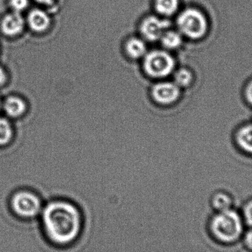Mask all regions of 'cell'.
Here are the masks:
<instances>
[{
  "mask_svg": "<svg viewBox=\"0 0 252 252\" xmlns=\"http://www.w3.org/2000/svg\"><path fill=\"white\" fill-rule=\"evenodd\" d=\"M244 217L247 223L250 226H252V201H250L246 206L244 209Z\"/></svg>",
  "mask_w": 252,
  "mask_h": 252,
  "instance_id": "19",
  "label": "cell"
},
{
  "mask_svg": "<svg viewBox=\"0 0 252 252\" xmlns=\"http://www.w3.org/2000/svg\"><path fill=\"white\" fill-rule=\"evenodd\" d=\"M41 227L47 242L59 250H68L81 239L84 216L81 207L70 198H55L43 207Z\"/></svg>",
  "mask_w": 252,
  "mask_h": 252,
  "instance_id": "1",
  "label": "cell"
},
{
  "mask_svg": "<svg viewBox=\"0 0 252 252\" xmlns=\"http://www.w3.org/2000/svg\"><path fill=\"white\" fill-rule=\"evenodd\" d=\"M142 67L149 78L163 79L169 76L176 67L174 58L164 50H155L146 53Z\"/></svg>",
  "mask_w": 252,
  "mask_h": 252,
  "instance_id": "3",
  "label": "cell"
},
{
  "mask_svg": "<svg viewBox=\"0 0 252 252\" xmlns=\"http://www.w3.org/2000/svg\"><path fill=\"white\" fill-rule=\"evenodd\" d=\"M4 110L9 116H20L25 111V103L18 97H9L4 103Z\"/></svg>",
  "mask_w": 252,
  "mask_h": 252,
  "instance_id": "12",
  "label": "cell"
},
{
  "mask_svg": "<svg viewBox=\"0 0 252 252\" xmlns=\"http://www.w3.org/2000/svg\"><path fill=\"white\" fill-rule=\"evenodd\" d=\"M25 21L21 13L12 11L7 13L1 19V31L7 36H15L23 31Z\"/></svg>",
  "mask_w": 252,
  "mask_h": 252,
  "instance_id": "8",
  "label": "cell"
},
{
  "mask_svg": "<svg viewBox=\"0 0 252 252\" xmlns=\"http://www.w3.org/2000/svg\"><path fill=\"white\" fill-rule=\"evenodd\" d=\"M178 25L185 35L192 39L204 36L207 30L205 17L195 9L185 10L178 19Z\"/></svg>",
  "mask_w": 252,
  "mask_h": 252,
  "instance_id": "4",
  "label": "cell"
},
{
  "mask_svg": "<svg viewBox=\"0 0 252 252\" xmlns=\"http://www.w3.org/2000/svg\"><path fill=\"white\" fill-rule=\"evenodd\" d=\"M178 5V0H156V8L164 16L173 14L177 10Z\"/></svg>",
  "mask_w": 252,
  "mask_h": 252,
  "instance_id": "15",
  "label": "cell"
},
{
  "mask_svg": "<svg viewBox=\"0 0 252 252\" xmlns=\"http://www.w3.org/2000/svg\"><path fill=\"white\" fill-rule=\"evenodd\" d=\"M29 0H10V6L12 11L22 13L28 8Z\"/></svg>",
  "mask_w": 252,
  "mask_h": 252,
  "instance_id": "18",
  "label": "cell"
},
{
  "mask_svg": "<svg viewBox=\"0 0 252 252\" xmlns=\"http://www.w3.org/2000/svg\"><path fill=\"white\" fill-rule=\"evenodd\" d=\"M193 80V75L189 69L185 67H181L174 72L173 82L179 88H186L189 87Z\"/></svg>",
  "mask_w": 252,
  "mask_h": 252,
  "instance_id": "13",
  "label": "cell"
},
{
  "mask_svg": "<svg viewBox=\"0 0 252 252\" xmlns=\"http://www.w3.org/2000/svg\"><path fill=\"white\" fill-rule=\"evenodd\" d=\"M246 97L249 103L252 105V81L247 86V90H246Z\"/></svg>",
  "mask_w": 252,
  "mask_h": 252,
  "instance_id": "20",
  "label": "cell"
},
{
  "mask_svg": "<svg viewBox=\"0 0 252 252\" xmlns=\"http://www.w3.org/2000/svg\"><path fill=\"white\" fill-rule=\"evenodd\" d=\"M35 1H38L40 4H50L53 2V0H35Z\"/></svg>",
  "mask_w": 252,
  "mask_h": 252,
  "instance_id": "23",
  "label": "cell"
},
{
  "mask_svg": "<svg viewBox=\"0 0 252 252\" xmlns=\"http://www.w3.org/2000/svg\"><path fill=\"white\" fill-rule=\"evenodd\" d=\"M124 51L129 59L136 61L146 54V44L139 38H132L126 42Z\"/></svg>",
  "mask_w": 252,
  "mask_h": 252,
  "instance_id": "10",
  "label": "cell"
},
{
  "mask_svg": "<svg viewBox=\"0 0 252 252\" xmlns=\"http://www.w3.org/2000/svg\"><path fill=\"white\" fill-rule=\"evenodd\" d=\"M30 28L37 32L45 31L50 26V19L47 13L41 9H32L27 19Z\"/></svg>",
  "mask_w": 252,
  "mask_h": 252,
  "instance_id": "9",
  "label": "cell"
},
{
  "mask_svg": "<svg viewBox=\"0 0 252 252\" xmlns=\"http://www.w3.org/2000/svg\"><path fill=\"white\" fill-rule=\"evenodd\" d=\"M12 136L11 126L7 121L0 119V145H4L10 141Z\"/></svg>",
  "mask_w": 252,
  "mask_h": 252,
  "instance_id": "17",
  "label": "cell"
},
{
  "mask_svg": "<svg viewBox=\"0 0 252 252\" xmlns=\"http://www.w3.org/2000/svg\"><path fill=\"white\" fill-rule=\"evenodd\" d=\"M213 206L219 211L228 210L231 206V199L228 195L219 193L215 195L213 200Z\"/></svg>",
  "mask_w": 252,
  "mask_h": 252,
  "instance_id": "16",
  "label": "cell"
},
{
  "mask_svg": "<svg viewBox=\"0 0 252 252\" xmlns=\"http://www.w3.org/2000/svg\"><path fill=\"white\" fill-rule=\"evenodd\" d=\"M211 230L222 242H234L242 234V220L238 213L228 209L215 216L211 222Z\"/></svg>",
  "mask_w": 252,
  "mask_h": 252,
  "instance_id": "2",
  "label": "cell"
},
{
  "mask_svg": "<svg viewBox=\"0 0 252 252\" xmlns=\"http://www.w3.org/2000/svg\"><path fill=\"white\" fill-rule=\"evenodd\" d=\"M6 81V74L4 71L0 67V86L4 84Z\"/></svg>",
  "mask_w": 252,
  "mask_h": 252,
  "instance_id": "22",
  "label": "cell"
},
{
  "mask_svg": "<svg viewBox=\"0 0 252 252\" xmlns=\"http://www.w3.org/2000/svg\"><path fill=\"white\" fill-rule=\"evenodd\" d=\"M169 26L170 22L167 21L151 16L144 21L141 27V32L148 41H155L161 38Z\"/></svg>",
  "mask_w": 252,
  "mask_h": 252,
  "instance_id": "7",
  "label": "cell"
},
{
  "mask_svg": "<svg viewBox=\"0 0 252 252\" xmlns=\"http://www.w3.org/2000/svg\"><path fill=\"white\" fill-rule=\"evenodd\" d=\"M161 44L169 50H174L180 47L182 43V36L174 31L164 32L161 37Z\"/></svg>",
  "mask_w": 252,
  "mask_h": 252,
  "instance_id": "14",
  "label": "cell"
},
{
  "mask_svg": "<svg viewBox=\"0 0 252 252\" xmlns=\"http://www.w3.org/2000/svg\"><path fill=\"white\" fill-rule=\"evenodd\" d=\"M153 100L161 106H171L181 97V88L173 81H158L153 84L151 89Z\"/></svg>",
  "mask_w": 252,
  "mask_h": 252,
  "instance_id": "6",
  "label": "cell"
},
{
  "mask_svg": "<svg viewBox=\"0 0 252 252\" xmlns=\"http://www.w3.org/2000/svg\"><path fill=\"white\" fill-rule=\"evenodd\" d=\"M246 245L249 249L252 250V230L247 232L245 236Z\"/></svg>",
  "mask_w": 252,
  "mask_h": 252,
  "instance_id": "21",
  "label": "cell"
},
{
  "mask_svg": "<svg viewBox=\"0 0 252 252\" xmlns=\"http://www.w3.org/2000/svg\"><path fill=\"white\" fill-rule=\"evenodd\" d=\"M238 145L246 152L252 154V125L241 127L237 134Z\"/></svg>",
  "mask_w": 252,
  "mask_h": 252,
  "instance_id": "11",
  "label": "cell"
},
{
  "mask_svg": "<svg viewBox=\"0 0 252 252\" xmlns=\"http://www.w3.org/2000/svg\"><path fill=\"white\" fill-rule=\"evenodd\" d=\"M13 211L25 219H33L41 215L42 204L38 195L32 192H19L13 195L11 201Z\"/></svg>",
  "mask_w": 252,
  "mask_h": 252,
  "instance_id": "5",
  "label": "cell"
}]
</instances>
